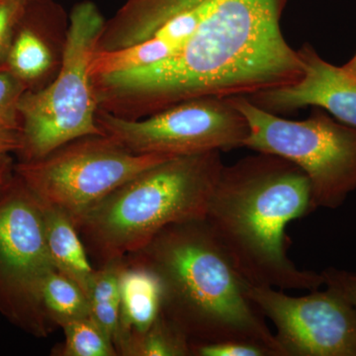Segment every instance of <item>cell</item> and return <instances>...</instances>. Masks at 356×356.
<instances>
[{"mask_svg": "<svg viewBox=\"0 0 356 356\" xmlns=\"http://www.w3.org/2000/svg\"><path fill=\"white\" fill-rule=\"evenodd\" d=\"M316 209L310 180L301 168L259 153L224 166L204 221L250 284L313 291L324 278L290 261L286 228Z\"/></svg>", "mask_w": 356, "mask_h": 356, "instance_id": "obj_2", "label": "cell"}, {"mask_svg": "<svg viewBox=\"0 0 356 356\" xmlns=\"http://www.w3.org/2000/svg\"><path fill=\"white\" fill-rule=\"evenodd\" d=\"M6 158H7V154H6V156H0V163H1L2 161H3L4 159H6Z\"/></svg>", "mask_w": 356, "mask_h": 356, "instance_id": "obj_26", "label": "cell"}, {"mask_svg": "<svg viewBox=\"0 0 356 356\" xmlns=\"http://www.w3.org/2000/svg\"><path fill=\"white\" fill-rule=\"evenodd\" d=\"M322 275L325 286L341 294L356 311V273L329 267Z\"/></svg>", "mask_w": 356, "mask_h": 356, "instance_id": "obj_22", "label": "cell"}, {"mask_svg": "<svg viewBox=\"0 0 356 356\" xmlns=\"http://www.w3.org/2000/svg\"><path fill=\"white\" fill-rule=\"evenodd\" d=\"M287 0H216L173 57L91 76L98 109L138 120L198 97L252 96L302 76L280 20Z\"/></svg>", "mask_w": 356, "mask_h": 356, "instance_id": "obj_1", "label": "cell"}, {"mask_svg": "<svg viewBox=\"0 0 356 356\" xmlns=\"http://www.w3.org/2000/svg\"><path fill=\"white\" fill-rule=\"evenodd\" d=\"M22 146L21 133L0 125V156L11 152H19Z\"/></svg>", "mask_w": 356, "mask_h": 356, "instance_id": "obj_23", "label": "cell"}, {"mask_svg": "<svg viewBox=\"0 0 356 356\" xmlns=\"http://www.w3.org/2000/svg\"><path fill=\"white\" fill-rule=\"evenodd\" d=\"M69 17L60 72L48 86L26 91L20 100L22 161L43 158L84 136L105 135L96 124L98 106L89 67L106 19L90 0L76 3Z\"/></svg>", "mask_w": 356, "mask_h": 356, "instance_id": "obj_5", "label": "cell"}, {"mask_svg": "<svg viewBox=\"0 0 356 356\" xmlns=\"http://www.w3.org/2000/svg\"><path fill=\"white\" fill-rule=\"evenodd\" d=\"M124 266L125 259H122L95 268L88 296L91 318L114 346L119 330L120 276Z\"/></svg>", "mask_w": 356, "mask_h": 356, "instance_id": "obj_15", "label": "cell"}, {"mask_svg": "<svg viewBox=\"0 0 356 356\" xmlns=\"http://www.w3.org/2000/svg\"><path fill=\"white\" fill-rule=\"evenodd\" d=\"M120 316L117 353L133 337L146 332L161 313V281L149 267L125 257L120 276Z\"/></svg>", "mask_w": 356, "mask_h": 356, "instance_id": "obj_13", "label": "cell"}, {"mask_svg": "<svg viewBox=\"0 0 356 356\" xmlns=\"http://www.w3.org/2000/svg\"><path fill=\"white\" fill-rule=\"evenodd\" d=\"M70 17L55 0H28L16 27L6 67L27 91L48 86L64 62Z\"/></svg>", "mask_w": 356, "mask_h": 356, "instance_id": "obj_11", "label": "cell"}, {"mask_svg": "<svg viewBox=\"0 0 356 356\" xmlns=\"http://www.w3.org/2000/svg\"><path fill=\"white\" fill-rule=\"evenodd\" d=\"M119 355L191 356V343L161 313L146 332L133 337L121 348Z\"/></svg>", "mask_w": 356, "mask_h": 356, "instance_id": "obj_17", "label": "cell"}, {"mask_svg": "<svg viewBox=\"0 0 356 356\" xmlns=\"http://www.w3.org/2000/svg\"><path fill=\"white\" fill-rule=\"evenodd\" d=\"M65 332L63 356H116L115 346L91 317L72 321L62 325Z\"/></svg>", "mask_w": 356, "mask_h": 356, "instance_id": "obj_18", "label": "cell"}, {"mask_svg": "<svg viewBox=\"0 0 356 356\" xmlns=\"http://www.w3.org/2000/svg\"><path fill=\"white\" fill-rule=\"evenodd\" d=\"M220 151L173 156L121 185L74 220L98 266L146 247L170 225L205 219L222 168Z\"/></svg>", "mask_w": 356, "mask_h": 356, "instance_id": "obj_4", "label": "cell"}, {"mask_svg": "<svg viewBox=\"0 0 356 356\" xmlns=\"http://www.w3.org/2000/svg\"><path fill=\"white\" fill-rule=\"evenodd\" d=\"M40 301L49 320L60 327L72 321L90 317L86 293L57 270L51 271L42 282Z\"/></svg>", "mask_w": 356, "mask_h": 356, "instance_id": "obj_16", "label": "cell"}, {"mask_svg": "<svg viewBox=\"0 0 356 356\" xmlns=\"http://www.w3.org/2000/svg\"><path fill=\"white\" fill-rule=\"evenodd\" d=\"M127 259L158 275L161 314L191 344L252 341L282 356L266 317L204 220L170 225Z\"/></svg>", "mask_w": 356, "mask_h": 356, "instance_id": "obj_3", "label": "cell"}, {"mask_svg": "<svg viewBox=\"0 0 356 356\" xmlns=\"http://www.w3.org/2000/svg\"><path fill=\"white\" fill-rule=\"evenodd\" d=\"M9 159L8 156L1 163H0V193L3 191L7 185L10 184V177H9Z\"/></svg>", "mask_w": 356, "mask_h": 356, "instance_id": "obj_24", "label": "cell"}, {"mask_svg": "<svg viewBox=\"0 0 356 356\" xmlns=\"http://www.w3.org/2000/svg\"><path fill=\"white\" fill-rule=\"evenodd\" d=\"M10 186L0 201V280L19 295L47 336L54 324L42 307L40 287L56 269L47 248L43 211L19 177L16 187Z\"/></svg>", "mask_w": 356, "mask_h": 356, "instance_id": "obj_10", "label": "cell"}, {"mask_svg": "<svg viewBox=\"0 0 356 356\" xmlns=\"http://www.w3.org/2000/svg\"><path fill=\"white\" fill-rule=\"evenodd\" d=\"M229 98L247 121L243 147L301 168L310 180L317 209H336L356 191V129L322 112L303 121L287 120L247 96Z\"/></svg>", "mask_w": 356, "mask_h": 356, "instance_id": "obj_6", "label": "cell"}, {"mask_svg": "<svg viewBox=\"0 0 356 356\" xmlns=\"http://www.w3.org/2000/svg\"><path fill=\"white\" fill-rule=\"evenodd\" d=\"M27 91L25 84L6 67H0V125L21 133L19 103Z\"/></svg>", "mask_w": 356, "mask_h": 356, "instance_id": "obj_19", "label": "cell"}, {"mask_svg": "<svg viewBox=\"0 0 356 356\" xmlns=\"http://www.w3.org/2000/svg\"><path fill=\"white\" fill-rule=\"evenodd\" d=\"M298 54L303 69L299 79L250 96V99L273 113L321 107L356 129V74L325 62L309 44Z\"/></svg>", "mask_w": 356, "mask_h": 356, "instance_id": "obj_12", "label": "cell"}, {"mask_svg": "<svg viewBox=\"0 0 356 356\" xmlns=\"http://www.w3.org/2000/svg\"><path fill=\"white\" fill-rule=\"evenodd\" d=\"M166 154H137L106 135H89L63 145L43 158L21 161L17 177L40 202L74 220Z\"/></svg>", "mask_w": 356, "mask_h": 356, "instance_id": "obj_7", "label": "cell"}, {"mask_svg": "<svg viewBox=\"0 0 356 356\" xmlns=\"http://www.w3.org/2000/svg\"><path fill=\"white\" fill-rule=\"evenodd\" d=\"M28 0H0V67L6 58Z\"/></svg>", "mask_w": 356, "mask_h": 356, "instance_id": "obj_21", "label": "cell"}, {"mask_svg": "<svg viewBox=\"0 0 356 356\" xmlns=\"http://www.w3.org/2000/svg\"><path fill=\"white\" fill-rule=\"evenodd\" d=\"M103 133L137 154L179 156L243 147L247 121L229 98H193L138 120L98 109Z\"/></svg>", "mask_w": 356, "mask_h": 356, "instance_id": "obj_8", "label": "cell"}, {"mask_svg": "<svg viewBox=\"0 0 356 356\" xmlns=\"http://www.w3.org/2000/svg\"><path fill=\"white\" fill-rule=\"evenodd\" d=\"M344 69L348 70V72H353L356 74V55L350 63H348L346 65H343Z\"/></svg>", "mask_w": 356, "mask_h": 356, "instance_id": "obj_25", "label": "cell"}, {"mask_svg": "<svg viewBox=\"0 0 356 356\" xmlns=\"http://www.w3.org/2000/svg\"><path fill=\"white\" fill-rule=\"evenodd\" d=\"M248 298L276 327L282 356H356V311L327 287L294 297L247 284Z\"/></svg>", "mask_w": 356, "mask_h": 356, "instance_id": "obj_9", "label": "cell"}, {"mask_svg": "<svg viewBox=\"0 0 356 356\" xmlns=\"http://www.w3.org/2000/svg\"><path fill=\"white\" fill-rule=\"evenodd\" d=\"M41 203V202H40ZM44 236L56 270L74 281L86 296L95 268L74 220L65 211L41 203Z\"/></svg>", "mask_w": 356, "mask_h": 356, "instance_id": "obj_14", "label": "cell"}, {"mask_svg": "<svg viewBox=\"0 0 356 356\" xmlns=\"http://www.w3.org/2000/svg\"><path fill=\"white\" fill-rule=\"evenodd\" d=\"M191 348L194 356H275L273 350L261 344L236 339L191 344Z\"/></svg>", "mask_w": 356, "mask_h": 356, "instance_id": "obj_20", "label": "cell"}]
</instances>
